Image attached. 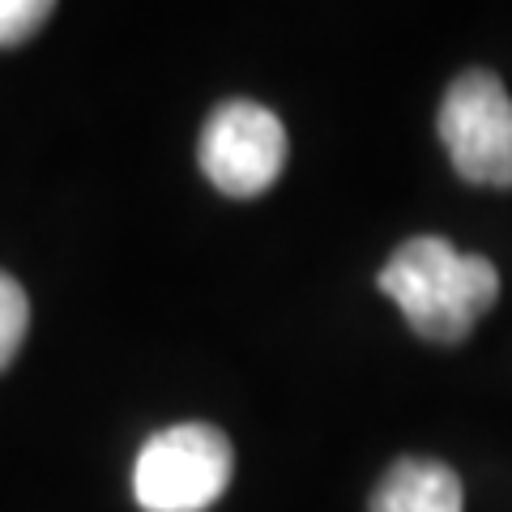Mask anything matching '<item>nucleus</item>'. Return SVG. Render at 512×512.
Segmentation results:
<instances>
[{"mask_svg":"<svg viewBox=\"0 0 512 512\" xmlns=\"http://www.w3.org/2000/svg\"><path fill=\"white\" fill-rule=\"evenodd\" d=\"M389 295L410 329L427 342H461L500 299V269L487 256L457 252L440 235H414L380 269Z\"/></svg>","mask_w":512,"mask_h":512,"instance_id":"obj_1","label":"nucleus"},{"mask_svg":"<svg viewBox=\"0 0 512 512\" xmlns=\"http://www.w3.org/2000/svg\"><path fill=\"white\" fill-rule=\"evenodd\" d=\"M235 453L214 423H175L141 444L133 495L146 512H205L231 487Z\"/></svg>","mask_w":512,"mask_h":512,"instance_id":"obj_2","label":"nucleus"},{"mask_svg":"<svg viewBox=\"0 0 512 512\" xmlns=\"http://www.w3.org/2000/svg\"><path fill=\"white\" fill-rule=\"evenodd\" d=\"M436 128L466 184L512 188V99L495 73H461L444 94Z\"/></svg>","mask_w":512,"mask_h":512,"instance_id":"obj_3","label":"nucleus"},{"mask_svg":"<svg viewBox=\"0 0 512 512\" xmlns=\"http://www.w3.org/2000/svg\"><path fill=\"white\" fill-rule=\"evenodd\" d=\"M197 163L227 197H261L286 167V128L269 107L231 99L205 120Z\"/></svg>","mask_w":512,"mask_h":512,"instance_id":"obj_4","label":"nucleus"},{"mask_svg":"<svg viewBox=\"0 0 512 512\" xmlns=\"http://www.w3.org/2000/svg\"><path fill=\"white\" fill-rule=\"evenodd\" d=\"M466 491L444 461L402 457L384 470L372 495V512H461Z\"/></svg>","mask_w":512,"mask_h":512,"instance_id":"obj_5","label":"nucleus"},{"mask_svg":"<svg viewBox=\"0 0 512 512\" xmlns=\"http://www.w3.org/2000/svg\"><path fill=\"white\" fill-rule=\"evenodd\" d=\"M30 329V299L18 286V278H9L0 269V372L13 363V355L22 350Z\"/></svg>","mask_w":512,"mask_h":512,"instance_id":"obj_6","label":"nucleus"},{"mask_svg":"<svg viewBox=\"0 0 512 512\" xmlns=\"http://www.w3.org/2000/svg\"><path fill=\"white\" fill-rule=\"evenodd\" d=\"M52 18L47 0H0V47H18Z\"/></svg>","mask_w":512,"mask_h":512,"instance_id":"obj_7","label":"nucleus"}]
</instances>
